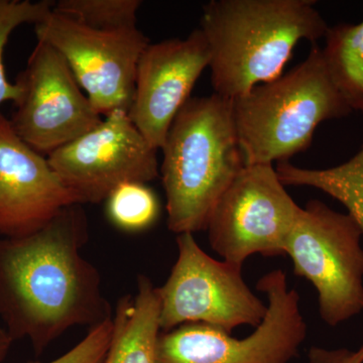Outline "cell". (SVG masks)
<instances>
[{"instance_id":"1","label":"cell","mask_w":363,"mask_h":363,"mask_svg":"<svg viewBox=\"0 0 363 363\" xmlns=\"http://www.w3.org/2000/svg\"><path fill=\"white\" fill-rule=\"evenodd\" d=\"M88 240L82 204L64 208L35 233L0 240V319L37 355L72 327L113 317L98 269L81 255Z\"/></svg>"},{"instance_id":"2","label":"cell","mask_w":363,"mask_h":363,"mask_svg":"<svg viewBox=\"0 0 363 363\" xmlns=\"http://www.w3.org/2000/svg\"><path fill=\"white\" fill-rule=\"evenodd\" d=\"M199 28L214 94L233 100L281 77L298 43L317 42L329 26L311 0H212Z\"/></svg>"},{"instance_id":"3","label":"cell","mask_w":363,"mask_h":363,"mask_svg":"<svg viewBox=\"0 0 363 363\" xmlns=\"http://www.w3.org/2000/svg\"><path fill=\"white\" fill-rule=\"evenodd\" d=\"M161 150L168 228L178 235L206 230L219 198L245 167L231 100L216 94L190 98Z\"/></svg>"},{"instance_id":"4","label":"cell","mask_w":363,"mask_h":363,"mask_svg":"<svg viewBox=\"0 0 363 363\" xmlns=\"http://www.w3.org/2000/svg\"><path fill=\"white\" fill-rule=\"evenodd\" d=\"M231 106L245 166L288 162L310 147L320 123L352 112L317 45L292 71L255 86L231 100Z\"/></svg>"},{"instance_id":"5","label":"cell","mask_w":363,"mask_h":363,"mask_svg":"<svg viewBox=\"0 0 363 363\" xmlns=\"http://www.w3.org/2000/svg\"><path fill=\"white\" fill-rule=\"evenodd\" d=\"M257 289L267 296V311L247 337L204 323L180 325L160 334L157 363H289L297 357L308 333L297 291L289 289L281 269L264 274Z\"/></svg>"},{"instance_id":"6","label":"cell","mask_w":363,"mask_h":363,"mask_svg":"<svg viewBox=\"0 0 363 363\" xmlns=\"http://www.w3.org/2000/svg\"><path fill=\"white\" fill-rule=\"evenodd\" d=\"M362 228L350 214L312 200L302 208L286 243L296 276L318 293L319 314L330 327L363 312Z\"/></svg>"},{"instance_id":"7","label":"cell","mask_w":363,"mask_h":363,"mask_svg":"<svg viewBox=\"0 0 363 363\" xmlns=\"http://www.w3.org/2000/svg\"><path fill=\"white\" fill-rule=\"evenodd\" d=\"M178 259L164 285L157 288L162 332L204 323L227 333L242 325L257 328L267 311L242 276V266L205 252L192 233L177 236Z\"/></svg>"},{"instance_id":"8","label":"cell","mask_w":363,"mask_h":363,"mask_svg":"<svg viewBox=\"0 0 363 363\" xmlns=\"http://www.w3.org/2000/svg\"><path fill=\"white\" fill-rule=\"evenodd\" d=\"M301 210L274 164L245 166L212 210L208 240L222 260L240 266L255 255L281 257Z\"/></svg>"},{"instance_id":"9","label":"cell","mask_w":363,"mask_h":363,"mask_svg":"<svg viewBox=\"0 0 363 363\" xmlns=\"http://www.w3.org/2000/svg\"><path fill=\"white\" fill-rule=\"evenodd\" d=\"M35 28L38 40L51 45L65 59L100 116L130 111L138 61L150 45L138 28L100 32L52 11Z\"/></svg>"},{"instance_id":"10","label":"cell","mask_w":363,"mask_h":363,"mask_svg":"<svg viewBox=\"0 0 363 363\" xmlns=\"http://www.w3.org/2000/svg\"><path fill=\"white\" fill-rule=\"evenodd\" d=\"M16 111L9 119L14 131L44 156L94 130L104 118L56 49L38 40L25 70Z\"/></svg>"},{"instance_id":"11","label":"cell","mask_w":363,"mask_h":363,"mask_svg":"<svg viewBox=\"0 0 363 363\" xmlns=\"http://www.w3.org/2000/svg\"><path fill=\"white\" fill-rule=\"evenodd\" d=\"M157 152L128 112L116 111L94 130L47 157L64 185L84 205L105 201L123 184L156 180Z\"/></svg>"},{"instance_id":"12","label":"cell","mask_w":363,"mask_h":363,"mask_svg":"<svg viewBox=\"0 0 363 363\" xmlns=\"http://www.w3.org/2000/svg\"><path fill=\"white\" fill-rule=\"evenodd\" d=\"M209 63V47L199 28L186 39L145 48L136 69L128 116L154 149H162L174 119Z\"/></svg>"},{"instance_id":"13","label":"cell","mask_w":363,"mask_h":363,"mask_svg":"<svg viewBox=\"0 0 363 363\" xmlns=\"http://www.w3.org/2000/svg\"><path fill=\"white\" fill-rule=\"evenodd\" d=\"M73 204L81 203L48 157L23 142L0 112V235L35 233Z\"/></svg>"},{"instance_id":"14","label":"cell","mask_w":363,"mask_h":363,"mask_svg":"<svg viewBox=\"0 0 363 363\" xmlns=\"http://www.w3.org/2000/svg\"><path fill=\"white\" fill-rule=\"evenodd\" d=\"M161 304L152 279L138 276L135 294L119 298L104 363H157Z\"/></svg>"},{"instance_id":"15","label":"cell","mask_w":363,"mask_h":363,"mask_svg":"<svg viewBox=\"0 0 363 363\" xmlns=\"http://www.w3.org/2000/svg\"><path fill=\"white\" fill-rule=\"evenodd\" d=\"M284 185L316 188L337 200L347 209L363 233V145L350 161L330 169H303L289 162L276 167Z\"/></svg>"},{"instance_id":"16","label":"cell","mask_w":363,"mask_h":363,"mask_svg":"<svg viewBox=\"0 0 363 363\" xmlns=\"http://www.w3.org/2000/svg\"><path fill=\"white\" fill-rule=\"evenodd\" d=\"M322 57L332 83L350 107L363 112V21L329 28Z\"/></svg>"},{"instance_id":"17","label":"cell","mask_w":363,"mask_h":363,"mask_svg":"<svg viewBox=\"0 0 363 363\" xmlns=\"http://www.w3.org/2000/svg\"><path fill=\"white\" fill-rule=\"evenodd\" d=\"M142 4L140 0H59L52 11L91 30L119 32L138 28Z\"/></svg>"},{"instance_id":"18","label":"cell","mask_w":363,"mask_h":363,"mask_svg":"<svg viewBox=\"0 0 363 363\" xmlns=\"http://www.w3.org/2000/svg\"><path fill=\"white\" fill-rule=\"evenodd\" d=\"M105 201L109 220L128 233L147 230L160 216L159 200L147 184H123Z\"/></svg>"},{"instance_id":"19","label":"cell","mask_w":363,"mask_h":363,"mask_svg":"<svg viewBox=\"0 0 363 363\" xmlns=\"http://www.w3.org/2000/svg\"><path fill=\"white\" fill-rule=\"evenodd\" d=\"M51 1L0 0V105L6 101L18 102L21 88L18 83L7 80L4 66V52L7 40L16 28L25 23L38 25L52 13Z\"/></svg>"},{"instance_id":"20","label":"cell","mask_w":363,"mask_h":363,"mask_svg":"<svg viewBox=\"0 0 363 363\" xmlns=\"http://www.w3.org/2000/svg\"><path fill=\"white\" fill-rule=\"evenodd\" d=\"M111 333L112 318L90 328L87 335L75 347L48 363H104L111 344Z\"/></svg>"},{"instance_id":"21","label":"cell","mask_w":363,"mask_h":363,"mask_svg":"<svg viewBox=\"0 0 363 363\" xmlns=\"http://www.w3.org/2000/svg\"><path fill=\"white\" fill-rule=\"evenodd\" d=\"M309 363H363V345L357 350L347 348L327 350L313 346L310 348Z\"/></svg>"},{"instance_id":"22","label":"cell","mask_w":363,"mask_h":363,"mask_svg":"<svg viewBox=\"0 0 363 363\" xmlns=\"http://www.w3.org/2000/svg\"><path fill=\"white\" fill-rule=\"evenodd\" d=\"M13 341L6 329L0 325V363L6 359Z\"/></svg>"}]
</instances>
